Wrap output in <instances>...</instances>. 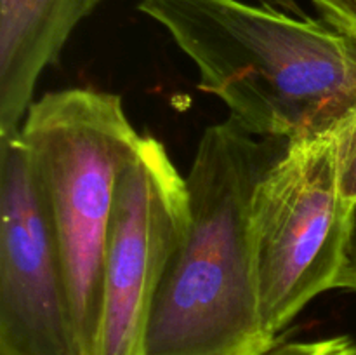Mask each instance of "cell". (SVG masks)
I'll return each instance as SVG.
<instances>
[{"instance_id":"12","label":"cell","mask_w":356,"mask_h":355,"mask_svg":"<svg viewBox=\"0 0 356 355\" xmlns=\"http://www.w3.org/2000/svg\"><path fill=\"white\" fill-rule=\"evenodd\" d=\"M256 2L261 3V6L270 7V9L282 10V13L292 14V16L306 17V13L302 10L301 3H299L298 0H256Z\"/></svg>"},{"instance_id":"11","label":"cell","mask_w":356,"mask_h":355,"mask_svg":"<svg viewBox=\"0 0 356 355\" xmlns=\"http://www.w3.org/2000/svg\"><path fill=\"white\" fill-rule=\"evenodd\" d=\"M336 289L356 292V205L351 214L350 237H348L346 253H344L343 268H341Z\"/></svg>"},{"instance_id":"10","label":"cell","mask_w":356,"mask_h":355,"mask_svg":"<svg viewBox=\"0 0 356 355\" xmlns=\"http://www.w3.org/2000/svg\"><path fill=\"white\" fill-rule=\"evenodd\" d=\"M348 340V336H336L315 341H289L278 343L266 355H334Z\"/></svg>"},{"instance_id":"6","label":"cell","mask_w":356,"mask_h":355,"mask_svg":"<svg viewBox=\"0 0 356 355\" xmlns=\"http://www.w3.org/2000/svg\"><path fill=\"white\" fill-rule=\"evenodd\" d=\"M0 355H83L61 253L19 131L0 136Z\"/></svg>"},{"instance_id":"7","label":"cell","mask_w":356,"mask_h":355,"mask_svg":"<svg viewBox=\"0 0 356 355\" xmlns=\"http://www.w3.org/2000/svg\"><path fill=\"white\" fill-rule=\"evenodd\" d=\"M103 0H0V136L21 129L35 86Z\"/></svg>"},{"instance_id":"9","label":"cell","mask_w":356,"mask_h":355,"mask_svg":"<svg viewBox=\"0 0 356 355\" xmlns=\"http://www.w3.org/2000/svg\"><path fill=\"white\" fill-rule=\"evenodd\" d=\"M322 19L356 37V0H312Z\"/></svg>"},{"instance_id":"13","label":"cell","mask_w":356,"mask_h":355,"mask_svg":"<svg viewBox=\"0 0 356 355\" xmlns=\"http://www.w3.org/2000/svg\"><path fill=\"white\" fill-rule=\"evenodd\" d=\"M334 355H356V343L350 338V340L344 343V347L341 348V350H337Z\"/></svg>"},{"instance_id":"3","label":"cell","mask_w":356,"mask_h":355,"mask_svg":"<svg viewBox=\"0 0 356 355\" xmlns=\"http://www.w3.org/2000/svg\"><path fill=\"white\" fill-rule=\"evenodd\" d=\"M61 253L83 355H97L103 271L120 173L141 145L118 94L47 93L19 129Z\"/></svg>"},{"instance_id":"2","label":"cell","mask_w":356,"mask_h":355,"mask_svg":"<svg viewBox=\"0 0 356 355\" xmlns=\"http://www.w3.org/2000/svg\"><path fill=\"white\" fill-rule=\"evenodd\" d=\"M289 146L233 118L204 132L184 176L190 219L153 299L141 355H266L280 343L261 317L252 198Z\"/></svg>"},{"instance_id":"1","label":"cell","mask_w":356,"mask_h":355,"mask_svg":"<svg viewBox=\"0 0 356 355\" xmlns=\"http://www.w3.org/2000/svg\"><path fill=\"white\" fill-rule=\"evenodd\" d=\"M195 63L200 87L257 138L332 136L356 115V37L242 0H141Z\"/></svg>"},{"instance_id":"8","label":"cell","mask_w":356,"mask_h":355,"mask_svg":"<svg viewBox=\"0 0 356 355\" xmlns=\"http://www.w3.org/2000/svg\"><path fill=\"white\" fill-rule=\"evenodd\" d=\"M339 190L344 200L356 205V115L334 134Z\"/></svg>"},{"instance_id":"4","label":"cell","mask_w":356,"mask_h":355,"mask_svg":"<svg viewBox=\"0 0 356 355\" xmlns=\"http://www.w3.org/2000/svg\"><path fill=\"white\" fill-rule=\"evenodd\" d=\"M353 207L337 180L334 134L291 143L252 198V242L261 317L282 331L322 292L336 289Z\"/></svg>"},{"instance_id":"5","label":"cell","mask_w":356,"mask_h":355,"mask_svg":"<svg viewBox=\"0 0 356 355\" xmlns=\"http://www.w3.org/2000/svg\"><path fill=\"white\" fill-rule=\"evenodd\" d=\"M188 219L186 178L159 139L143 136L118 178L104 253L97 355H141L153 299Z\"/></svg>"}]
</instances>
